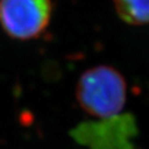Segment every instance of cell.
Wrapping results in <instances>:
<instances>
[{
	"instance_id": "cell-1",
	"label": "cell",
	"mask_w": 149,
	"mask_h": 149,
	"mask_svg": "<svg viewBox=\"0 0 149 149\" xmlns=\"http://www.w3.org/2000/svg\"><path fill=\"white\" fill-rule=\"evenodd\" d=\"M76 98L82 110L91 116H116L125 105L126 82L114 68L96 65L85 70L79 78Z\"/></svg>"
},
{
	"instance_id": "cell-2",
	"label": "cell",
	"mask_w": 149,
	"mask_h": 149,
	"mask_svg": "<svg viewBox=\"0 0 149 149\" xmlns=\"http://www.w3.org/2000/svg\"><path fill=\"white\" fill-rule=\"evenodd\" d=\"M52 12V0H0V26L14 40H34L50 25Z\"/></svg>"
},
{
	"instance_id": "cell-3",
	"label": "cell",
	"mask_w": 149,
	"mask_h": 149,
	"mask_svg": "<svg viewBox=\"0 0 149 149\" xmlns=\"http://www.w3.org/2000/svg\"><path fill=\"white\" fill-rule=\"evenodd\" d=\"M119 18L130 25L149 23V0H112Z\"/></svg>"
}]
</instances>
